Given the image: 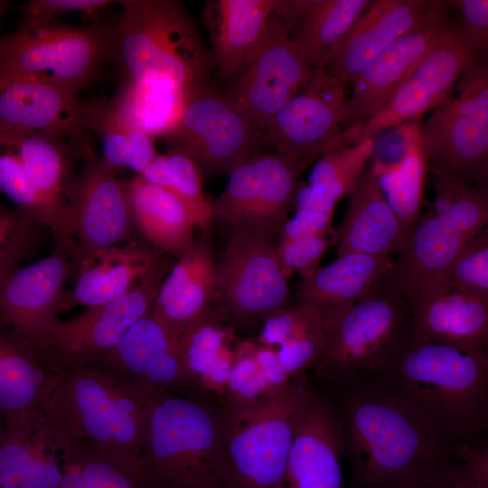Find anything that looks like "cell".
I'll list each match as a JSON object with an SVG mask.
<instances>
[{"label":"cell","mask_w":488,"mask_h":488,"mask_svg":"<svg viewBox=\"0 0 488 488\" xmlns=\"http://www.w3.org/2000/svg\"><path fill=\"white\" fill-rule=\"evenodd\" d=\"M338 416L364 488H427L448 462L451 445L385 390L352 395Z\"/></svg>","instance_id":"1"},{"label":"cell","mask_w":488,"mask_h":488,"mask_svg":"<svg viewBox=\"0 0 488 488\" xmlns=\"http://www.w3.org/2000/svg\"><path fill=\"white\" fill-rule=\"evenodd\" d=\"M384 371L391 374V382L383 390L450 445L486 425L487 351L405 340Z\"/></svg>","instance_id":"2"},{"label":"cell","mask_w":488,"mask_h":488,"mask_svg":"<svg viewBox=\"0 0 488 488\" xmlns=\"http://www.w3.org/2000/svg\"><path fill=\"white\" fill-rule=\"evenodd\" d=\"M158 392L93 364L59 376L43 413L70 450L102 453L140 466Z\"/></svg>","instance_id":"3"},{"label":"cell","mask_w":488,"mask_h":488,"mask_svg":"<svg viewBox=\"0 0 488 488\" xmlns=\"http://www.w3.org/2000/svg\"><path fill=\"white\" fill-rule=\"evenodd\" d=\"M140 468L154 488H230L218 405L159 391L148 415Z\"/></svg>","instance_id":"4"},{"label":"cell","mask_w":488,"mask_h":488,"mask_svg":"<svg viewBox=\"0 0 488 488\" xmlns=\"http://www.w3.org/2000/svg\"><path fill=\"white\" fill-rule=\"evenodd\" d=\"M115 57L127 80L191 93L202 87L209 58L182 4L119 1Z\"/></svg>","instance_id":"5"},{"label":"cell","mask_w":488,"mask_h":488,"mask_svg":"<svg viewBox=\"0 0 488 488\" xmlns=\"http://www.w3.org/2000/svg\"><path fill=\"white\" fill-rule=\"evenodd\" d=\"M314 394L305 374L300 373L274 396L217 404L230 488L282 487L298 423Z\"/></svg>","instance_id":"6"},{"label":"cell","mask_w":488,"mask_h":488,"mask_svg":"<svg viewBox=\"0 0 488 488\" xmlns=\"http://www.w3.org/2000/svg\"><path fill=\"white\" fill-rule=\"evenodd\" d=\"M115 29L23 15L16 31L0 37V81L33 80L80 91L115 57Z\"/></svg>","instance_id":"7"},{"label":"cell","mask_w":488,"mask_h":488,"mask_svg":"<svg viewBox=\"0 0 488 488\" xmlns=\"http://www.w3.org/2000/svg\"><path fill=\"white\" fill-rule=\"evenodd\" d=\"M409 312L406 296L384 279L354 304L324 314L326 347L315 375L383 372L406 340Z\"/></svg>","instance_id":"8"},{"label":"cell","mask_w":488,"mask_h":488,"mask_svg":"<svg viewBox=\"0 0 488 488\" xmlns=\"http://www.w3.org/2000/svg\"><path fill=\"white\" fill-rule=\"evenodd\" d=\"M167 270V265L159 262L125 296L88 307L70 320H58L40 334L22 340L39 363L56 377L95 364L149 311Z\"/></svg>","instance_id":"9"},{"label":"cell","mask_w":488,"mask_h":488,"mask_svg":"<svg viewBox=\"0 0 488 488\" xmlns=\"http://www.w3.org/2000/svg\"><path fill=\"white\" fill-rule=\"evenodd\" d=\"M422 135L429 170L452 172L486 187L488 174V63L478 55L427 122Z\"/></svg>","instance_id":"10"},{"label":"cell","mask_w":488,"mask_h":488,"mask_svg":"<svg viewBox=\"0 0 488 488\" xmlns=\"http://www.w3.org/2000/svg\"><path fill=\"white\" fill-rule=\"evenodd\" d=\"M216 300L221 316L242 326L292 305L287 276L272 239L231 230L216 262Z\"/></svg>","instance_id":"11"},{"label":"cell","mask_w":488,"mask_h":488,"mask_svg":"<svg viewBox=\"0 0 488 488\" xmlns=\"http://www.w3.org/2000/svg\"><path fill=\"white\" fill-rule=\"evenodd\" d=\"M305 167L278 153L251 155L229 174L224 192L211 201L212 221L279 239Z\"/></svg>","instance_id":"12"},{"label":"cell","mask_w":488,"mask_h":488,"mask_svg":"<svg viewBox=\"0 0 488 488\" xmlns=\"http://www.w3.org/2000/svg\"><path fill=\"white\" fill-rule=\"evenodd\" d=\"M487 221V188L466 183L445 211L420 216L385 281L408 298L422 281L446 267Z\"/></svg>","instance_id":"13"},{"label":"cell","mask_w":488,"mask_h":488,"mask_svg":"<svg viewBox=\"0 0 488 488\" xmlns=\"http://www.w3.org/2000/svg\"><path fill=\"white\" fill-rule=\"evenodd\" d=\"M314 69L273 12L225 97L252 126L265 133L278 110L305 87Z\"/></svg>","instance_id":"14"},{"label":"cell","mask_w":488,"mask_h":488,"mask_svg":"<svg viewBox=\"0 0 488 488\" xmlns=\"http://www.w3.org/2000/svg\"><path fill=\"white\" fill-rule=\"evenodd\" d=\"M205 174H227L266 144L228 99L201 87L188 97L180 120L167 136Z\"/></svg>","instance_id":"15"},{"label":"cell","mask_w":488,"mask_h":488,"mask_svg":"<svg viewBox=\"0 0 488 488\" xmlns=\"http://www.w3.org/2000/svg\"><path fill=\"white\" fill-rule=\"evenodd\" d=\"M477 56L451 23L434 49L372 117L342 132V144L350 145L374 138L435 109Z\"/></svg>","instance_id":"16"},{"label":"cell","mask_w":488,"mask_h":488,"mask_svg":"<svg viewBox=\"0 0 488 488\" xmlns=\"http://www.w3.org/2000/svg\"><path fill=\"white\" fill-rule=\"evenodd\" d=\"M345 88L324 68H315L305 87L273 117L264 133L266 144L307 166L341 139L348 116Z\"/></svg>","instance_id":"17"},{"label":"cell","mask_w":488,"mask_h":488,"mask_svg":"<svg viewBox=\"0 0 488 488\" xmlns=\"http://www.w3.org/2000/svg\"><path fill=\"white\" fill-rule=\"evenodd\" d=\"M84 166L74 179L66 222V241L76 239L79 261L95 251L123 244L134 223L127 185L87 144Z\"/></svg>","instance_id":"18"},{"label":"cell","mask_w":488,"mask_h":488,"mask_svg":"<svg viewBox=\"0 0 488 488\" xmlns=\"http://www.w3.org/2000/svg\"><path fill=\"white\" fill-rule=\"evenodd\" d=\"M448 2L431 1L425 16L383 49L357 75L343 130L372 117L448 30Z\"/></svg>","instance_id":"19"},{"label":"cell","mask_w":488,"mask_h":488,"mask_svg":"<svg viewBox=\"0 0 488 488\" xmlns=\"http://www.w3.org/2000/svg\"><path fill=\"white\" fill-rule=\"evenodd\" d=\"M409 302L406 340L411 344L443 343L465 351H487L488 301L422 281Z\"/></svg>","instance_id":"20"},{"label":"cell","mask_w":488,"mask_h":488,"mask_svg":"<svg viewBox=\"0 0 488 488\" xmlns=\"http://www.w3.org/2000/svg\"><path fill=\"white\" fill-rule=\"evenodd\" d=\"M87 106L79 91L33 80L0 81V134L37 132L87 144Z\"/></svg>","instance_id":"21"},{"label":"cell","mask_w":488,"mask_h":488,"mask_svg":"<svg viewBox=\"0 0 488 488\" xmlns=\"http://www.w3.org/2000/svg\"><path fill=\"white\" fill-rule=\"evenodd\" d=\"M69 456L43 412L19 418L0 432V488H59Z\"/></svg>","instance_id":"22"},{"label":"cell","mask_w":488,"mask_h":488,"mask_svg":"<svg viewBox=\"0 0 488 488\" xmlns=\"http://www.w3.org/2000/svg\"><path fill=\"white\" fill-rule=\"evenodd\" d=\"M65 244L16 270L0 283V328L21 339L34 337L59 319L70 273Z\"/></svg>","instance_id":"23"},{"label":"cell","mask_w":488,"mask_h":488,"mask_svg":"<svg viewBox=\"0 0 488 488\" xmlns=\"http://www.w3.org/2000/svg\"><path fill=\"white\" fill-rule=\"evenodd\" d=\"M95 364L159 391L174 390L185 379L181 338L150 309Z\"/></svg>","instance_id":"24"},{"label":"cell","mask_w":488,"mask_h":488,"mask_svg":"<svg viewBox=\"0 0 488 488\" xmlns=\"http://www.w3.org/2000/svg\"><path fill=\"white\" fill-rule=\"evenodd\" d=\"M343 455L338 413L315 393L298 423L281 488H344Z\"/></svg>","instance_id":"25"},{"label":"cell","mask_w":488,"mask_h":488,"mask_svg":"<svg viewBox=\"0 0 488 488\" xmlns=\"http://www.w3.org/2000/svg\"><path fill=\"white\" fill-rule=\"evenodd\" d=\"M431 1H371L333 49L324 69L346 85L383 49L415 26Z\"/></svg>","instance_id":"26"},{"label":"cell","mask_w":488,"mask_h":488,"mask_svg":"<svg viewBox=\"0 0 488 488\" xmlns=\"http://www.w3.org/2000/svg\"><path fill=\"white\" fill-rule=\"evenodd\" d=\"M208 236L194 239L179 258L150 308L180 338L211 313L216 299V261Z\"/></svg>","instance_id":"27"},{"label":"cell","mask_w":488,"mask_h":488,"mask_svg":"<svg viewBox=\"0 0 488 488\" xmlns=\"http://www.w3.org/2000/svg\"><path fill=\"white\" fill-rule=\"evenodd\" d=\"M347 197L344 217L334 230L337 257L348 253L399 255L407 237L381 191L372 164L366 165Z\"/></svg>","instance_id":"28"},{"label":"cell","mask_w":488,"mask_h":488,"mask_svg":"<svg viewBox=\"0 0 488 488\" xmlns=\"http://www.w3.org/2000/svg\"><path fill=\"white\" fill-rule=\"evenodd\" d=\"M370 0H276L274 14L314 68L326 60Z\"/></svg>","instance_id":"29"},{"label":"cell","mask_w":488,"mask_h":488,"mask_svg":"<svg viewBox=\"0 0 488 488\" xmlns=\"http://www.w3.org/2000/svg\"><path fill=\"white\" fill-rule=\"evenodd\" d=\"M158 257L135 243L112 246L79 261L76 283L61 308L98 306L131 291L159 263Z\"/></svg>","instance_id":"30"},{"label":"cell","mask_w":488,"mask_h":488,"mask_svg":"<svg viewBox=\"0 0 488 488\" xmlns=\"http://www.w3.org/2000/svg\"><path fill=\"white\" fill-rule=\"evenodd\" d=\"M2 135L8 136L14 144L25 172L48 215L50 227L64 241L69 199L75 179L70 177L69 172L70 140L37 132Z\"/></svg>","instance_id":"31"},{"label":"cell","mask_w":488,"mask_h":488,"mask_svg":"<svg viewBox=\"0 0 488 488\" xmlns=\"http://www.w3.org/2000/svg\"><path fill=\"white\" fill-rule=\"evenodd\" d=\"M276 0L210 1L205 20L213 61L222 77L234 78L261 38Z\"/></svg>","instance_id":"32"},{"label":"cell","mask_w":488,"mask_h":488,"mask_svg":"<svg viewBox=\"0 0 488 488\" xmlns=\"http://www.w3.org/2000/svg\"><path fill=\"white\" fill-rule=\"evenodd\" d=\"M392 262L391 257L361 253L337 257L333 263L301 279L297 304L313 305L323 314L347 307L384 280Z\"/></svg>","instance_id":"33"},{"label":"cell","mask_w":488,"mask_h":488,"mask_svg":"<svg viewBox=\"0 0 488 488\" xmlns=\"http://www.w3.org/2000/svg\"><path fill=\"white\" fill-rule=\"evenodd\" d=\"M421 118L415 117L397 128L402 140V154L397 161L386 164L377 159L372 163L381 191L407 238L422 215L429 172Z\"/></svg>","instance_id":"34"},{"label":"cell","mask_w":488,"mask_h":488,"mask_svg":"<svg viewBox=\"0 0 488 488\" xmlns=\"http://www.w3.org/2000/svg\"><path fill=\"white\" fill-rule=\"evenodd\" d=\"M58 377L46 371L24 342L0 328V424L43 412Z\"/></svg>","instance_id":"35"},{"label":"cell","mask_w":488,"mask_h":488,"mask_svg":"<svg viewBox=\"0 0 488 488\" xmlns=\"http://www.w3.org/2000/svg\"><path fill=\"white\" fill-rule=\"evenodd\" d=\"M127 185L132 219L144 237L172 256H183L194 240L196 226L182 201L139 174Z\"/></svg>","instance_id":"36"},{"label":"cell","mask_w":488,"mask_h":488,"mask_svg":"<svg viewBox=\"0 0 488 488\" xmlns=\"http://www.w3.org/2000/svg\"><path fill=\"white\" fill-rule=\"evenodd\" d=\"M218 311L211 313L181 338V352L188 376L201 391L222 398L233 361L229 333ZM217 401V402H218Z\"/></svg>","instance_id":"37"},{"label":"cell","mask_w":488,"mask_h":488,"mask_svg":"<svg viewBox=\"0 0 488 488\" xmlns=\"http://www.w3.org/2000/svg\"><path fill=\"white\" fill-rule=\"evenodd\" d=\"M191 93L127 80L112 102L130 128L153 138L167 137L176 127Z\"/></svg>","instance_id":"38"},{"label":"cell","mask_w":488,"mask_h":488,"mask_svg":"<svg viewBox=\"0 0 488 488\" xmlns=\"http://www.w3.org/2000/svg\"><path fill=\"white\" fill-rule=\"evenodd\" d=\"M139 175L175 194L188 210L196 228L209 235L212 221L211 201L202 189V173L189 156L174 149L156 155Z\"/></svg>","instance_id":"39"},{"label":"cell","mask_w":488,"mask_h":488,"mask_svg":"<svg viewBox=\"0 0 488 488\" xmlns=\"http://www.w3.org/2000/svg\"><path fill=\"white\" fill-rule=\"evenodd\" d=\"M59 488H154L140 466L89 450H70Z\"/></svg>","instance_id":"40"},{"label":"cell","mask_w":488,"mask_h":488,"mask_svg":"<svg viewBox=\"0 0 488 488\" xmlns=\"http://www.w3.org/2000/svg\"><path fill=\"white\" fill-rule=\"evenodd\" d=\"M439 285L488 301V231L475 233L433 278Z\"/></svg>","instance_id":"41"},{"label":"cell","mask_w":488,"mask_h":488,"mask_svg":"<svg viewBox=\"0 0 488 488\" xmlns=\"http://www.w3.org/2000/svg\"><path fill=\"white\" fill-rule=\"evenodd\" d=\"M88 129L101 142V160L114 171L128 165L130 127L117 113L112 101H97L87 106Z\"/></svg>","instance_id":"42"},{"label":"cell","mask_w":488,"mask_h":488,"mask_svg":"<svg viewBox=\"0 0 488 488\" xmlns=\"http://www.w3.org/2000/svg\"><path fill=\"white\" fill-rule=\"evenodd\" d=\"M0 192L33 219L50 226L48 215L25 172L14 144L0 134Z\"/></svg>","instance_id":"43"},{"label":"cell","mask_w":488,"mask_h":488,"mask_svg":"<svg viewBox=\"0 0 488 488\" xmlns=\"http://www.w3.org/2000/svg\"><path fill=\"white\" fill-rule=\"evenodd\" d=\"M374 147V138L350 145L342 144L341 139L333 143L320 155L309 174L307 184L358 179L368 164Z\"/></svg>","instance_id":"44"},{"label":"cell","mask_w":488,"mask_h":488,"mask_svg":"<svg viewBox=\"0 0 488 488\" xmlns=\"http://www.w3.org/2000/svg\"><path fill=\"white\" fill-rule=\"evenodd\" d=\"M255 347L250 341L236 342L230 374L218 404L238 405L270 397L258 370Z\"/></svg>","instance_id":"45"},{"label":"cell","mask_w":488,"mask_h":488,"mask_svg":"<svg viewBox=\"0 0 488 488\" xmlns=\"http://www.w3.org/2000/svg\"><path fill=\"white\" fill-rule=\"evenodd\" d=\"M326 347L324 316L301 330L276 349L277 357L290 377L314 368Z\"/></svg>","instance_id":"46"},{"label":"cell","mask_w":488,"mask_h":488,"mask_svg":"<svg viewBox=\"0 0 488 488\" xmlns=\"http://www.w3.org/2000/svg\"><path fill=\"white\" fill-rule=\"evenodd\" d=\"M331 244H334V231L279 240L276 251L287 277L295 271L305 278L321 267L320 262Z\"/></svg>","instance_id":"47"},{"label":"cell","mask_w":488,"mask_h":488,"mask_svg":"<svg viewBox=\"0 0 488 488\" xmlns=\"http://www.w3.org/2000/svg\"><path fill=\"white\" fill-rule=\"evenodd\" d=\"M323 315L319 309L305 304L275 311L261 321L259 343L277 349Z\"/></svg>","instance_id":"48"},{"label":"cell","mask_w":488,"mask_h":488,"mask_svg":"<svg viewBox=\"0 0 488 488\" xmlns=\"http://www.w3.org/2000/svg\"><path fill=\"white\" fill-rule=\"evenodd\" d=\"M457 7L459 20L454 23L465 42L476 55H483L488 48V1H449Z\"/></svg>","instance_id":"49"},{"label":"cell","mask_w":488,"mask_h":488,"mask_svg":"<svg viewBox=\"0 0 488 488\" xmlns=\"http://www.w3.org/2000/svg\"><path fill=\"white\" fill-rule=\"evenodd\" d=\"M113 1L108 0H33L24 12V16L37 20H52L60 14L82 13L90 16Z\"/></svg>","instance_id":"50"},{"label":"cell","mask_w":488,"mask_h":488,"mask_svg":"<svg viewBox=\"0 0 488 488\" xmlns=\"http://www.w3.org/2000/svg\"><path fill=\"white\" fill-rule=\"evenodd\" d=\"M333 212H322L297 209L292 219H288L281 230L279 240H290L307 236L333 233Z\"/></svg>","instance_id":"51"},{"label":"cell","mask_w":488,"mask_h":488,"mask_svg":"<svg viewBox=\"0 0 488 488\" xmlns=\"http://www.w3.org/2000/svg\"><path fill=\"white\" fill-rule=\"evenodd\" d=\"M255 358L268 394L273 396L280 392L292 377L282 366L276 349L262 344L256 345Z\"/></svg>","instance_id":"52"},{"label":"cell","mask_w":488,"mask_h":488,"mask_svg":"<svg viewBox=\"0 0 488 488\" xmlns=\"http://www.w3.org/2000/svg\"><path fill=\"white\" fill-rule=\"evenodd\" d=\"M455 453L463 468L477 488H488V447L461 441L455 444Z\"/></svg>","instance_id":"53"},{"label":"cell","mask_w":488,"mask_h":488,"mask_svg":"<svg viewBox=\"0 0 488 488\" xmlns=\"http://www.w3.org/2000/svg\"><path fill=\"white\" fill-rule=\"evenodd\" d=\"M153 137L138 129L130 128L128 167L139 174L156 156Z\"/></svg>","instance_id":"54"},{"label":"cell","mask_w":488,"mask_h":488,"mask_svg":"<svg viewBox=\"0 0 488 488\" xmlns=\"http://www.w3.org/2000/svg\"><path fill=\"white\" fill-rule=\"evenodd\" d=\"M427 488H477L462 465L448 462Z\"/></svg>","instance_id":"55"},{"label":"cell","mask_w":488,"mask_h":488,"mask_svg":"<svg viewBox=\"0 0 488 488\" xmlns=\"http://www.w3.org/2000/svg\"><path fill=\"white\" fill-rule=\"evenodd\" d=\"M17 229L16 221L13 217L0 212V265L4 260L5 247L11 243Z\"/></svg>","instance_id":"56"},{"label":"cell","mask_w":488,"mask_h":488,"mask_svg":"<svg viewBox=\"0 0 488 488\" xmlns=\"http://www.w3.org/2000/svg\"><path fill=\"white\" fill-rule=\"evenodd\" d=\"M8 5H9V3L7 1L0 0V22Z\"/></svg>","instance_id":"57"},{"label":"cell","mask_w":488,"mask_h":488,"mask_svg":"<svg viewBox=\"0 0 488 488\" xmlns=\"http://www.w3.org/2000/svg\"><path fill=\"white\" fill-rule=\"evenodd\" d=\"M2 428H3V426L0 424V432H1Z\"/></svg>","instance_id":"58"}]
</instances>
